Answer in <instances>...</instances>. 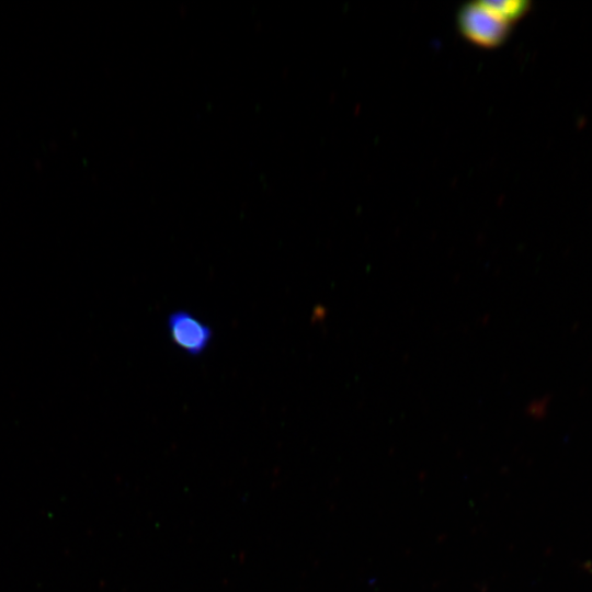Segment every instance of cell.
<instances>
[{"label":"cell","mask_w":592,"mask_h":592,"mask_svg":"<svg viewBox=\"0 0 592 592\" xmlns=\"http://www.w3.org/2000/svg\"><path fill=\"white\" fill-rule=\"evenodd\" d=\"M459 31L475 44L494 47L508 38L511 24L500 19L479 1L465 3L457 12Z\"/></svg>","instance_id":"1"},{"label":"cell","mask_w":592,"mask_h":592,"mask_svg":"<svg viewBox=\"0 0 592 592\" xmlns=\"http://www.w3.org/2000/svg\"><path fill=\"white\" fill-rule=\"evenodd\" d=\"M479 2L487 10L510 24L523 18L532 5L528 0H480Z\"/></svg>","instance_id":"3"},{"label":"cell","mask_w":592,"mask_h":592,"mask_svg":"<svg viewBox=\"0 0 592 592\" xmlns=\"http://www.w3.org/2000/svg\"><path fill=\"white\" fill-rule=\"evenodd\" d=\"M167 329L172 342L191 356L203 354L212 343V328L187 310L168 315Z\"/></svg>","instance_id":"2"}]
</instances>
